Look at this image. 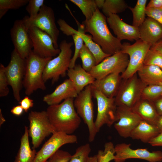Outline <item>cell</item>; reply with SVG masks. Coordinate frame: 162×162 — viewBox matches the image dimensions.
<instances>
[{
    "label": "cell",
    "instance_id": "6da1fadb",
    "mask_svg": "<svg viewBox=\"0 0 162 162\" xmlns=\"http://www.w3.org/2000/svg\"><path fill=\"white\" fill-rule=\"evenodd\" d=\"M82 24L86 33L92 35L93 40L105 53L112 55L121 50V41L112 34L107 26L106 16L98 8L90 20H85Z\"/></svg>",
    "mask_w": 162,
    "mask_h": 162
},
{
    "label": "cell",
    "instance_id": "7a4b0ae2",
    "mask_svg": "<svg viewBox=\"0 0 162 162\" xmlns=\"http://www.w3.org/2000/svg\"><path fill=\"white\" fill-rule=\"evenodd\" d=\"M73 98L57 104L49 106L46 112L56 132L72 134L79 127L81 119L75 110Z\"/></svg>",
    "mask_w": 162,
    "mask_h": 162
},
{
    "label": "cell",
    "instance_id": "3957f363",
    "mask_svg": "<svg viewBox=\"0 0 162 162\" xmlns=\"http://www.w3.org/2000/svg\"><path fill=\"white\" fill-rule=\"evenodd\" d=\"M52 58H43L35 54L32 51L26 58V68L23 85L25 94L28 96L35 91L46 88L43 74L44 68Z\"/></svg>",
    "mask_w": 162,
    "mask_h": 162
},
{
    "label": "cell",
    "instance_id": "277c9868",
    "mask_svg": "<svg viewBox=\"0 0 162 162\" xmlns=\"http://www.w3.org/2000/svg\"><path fill=\"white\" fill-rule=\"evenodd\" d=\"M73 44V42H68L65 40L60 42V53L56 57L50 60L44 68L43 78L45 82L50 80L52 83H54L60 76H66L72 58L71 48Z\"/></svg>",
    "mask_w": 162,
    "mask_h": 162
},
{
    "label": "cell",
    "instance_id": "5b68a950",
    "mask_svg": "<svg viewBox=\"0 0 162 162\" xmlns=\"http://www.w3.org/2000/svg\"><path fill=\"white\" fill-rule=\"evenodd\" d=\"M92 96V88L90 84L79 93L74 101L77 114L87 126L89 132L88 141L90 142L93 141L98 132L94 119Z\"/></svg>",
    "mask_w": 162,
    "mask_h": 162
},
{
    "label": "cell",
    "instance_id": "8992f818",
    "mask_svg": "<svg viewBox=\"0 0 162 162\" xmlns=\"http://www.w3.org/2000/svg\"><path fill=\"white\" fill-rule=\"evenodd\" d=\"M147 86L137 73L127 79H122L115 98L117 106L132 108L141 98L142 92Z\"/></svg>",
    "mask_w": 162,
    "mask_h": 162
},
{
    "label": "cell",
    "instance_id": "52a82bcc",
    "mask_svg": "<svg viewBox=\"0 0 162 162\" xmlns=\"http://www.w3.org/2000/svg\"><path fill=\"white\" fill-rule=\"evenodd\" d=\"M28 134L32 149L38 147L45 138L56 132L51 124L46 111H31L28 114Z\"/></svg>",
    "mask_w": 162,
    "mask_h": 162
},
{
    "label": "cell",
    "instance_id": "ba28073f",
    "mask_svg": "<svg viewBox=\"0 0 162 162\" xmlns=\"http://www.w3.org/2000/svg\"><path fill=\"white\" fill-rule=\"evenodd\" d=\"M151 46L140 39L134 44L124 43L121 51L127 54L129 62L125 70L121 74L122 79H127L137 73L143 66L145 56Z\"/></svg>",
    "mask_w": 162,
    "mask_h": 162
},
{
    "label": "cell",
    "instance_id": "9c48e42d",
    "mask_svg": "<svg viewBox=\"0 0 162 162\" xmlns=\"http://www.w3.org/2000/svg\"><path fill=\"white\" fill-rule=\"evenodd\" d=\"M22 20L28 28L34 26L47 33L52 39L55 48H58L59 31L56 26L54 12L52 8L44 4L35 17L30 18L25 16Z\"/></svg>",
    "mask_w": 162,
    "mask_h": 162
},
{
    "label": "cell",
    "instance_id": "30bf717a",
    "mask_svg": "<svg viewBox=\"0 0 162 162\" xmlns=\"http://www.w3.org/2000/svg\"><path fill=\"white\" fill-rule=\"evenodd\" d=\"M92 88L93 96L97 101V113L94 122L98 132L104 125L110 127L117 121V106L114 98H107L98 90Z\"/></svg>",
    "mask_w": 162,
    "mask_h": 162
},
{
    "label": "cell",
    "instance_id": "8fae6325",
    "mask_svg": "<svg viewBox=\"0 0 162 162\" xmlns=\"http://www.w3.org/2000/svg\"><path fill=\"white\" fill-rule=\"evenodd\" d=\"M26 68V59L21 58L14 49L12 52L10 62L5 67V73L9 85L12 88L15 99L21 100L20 92L23 85Z\"/></svg>",
    "mask_w": 162,
    "mask_h": 162
},
{
    "label": "cell",
    "instance_id": "7c38bea8",
    "mask_svg": "<svg viewBox=\"0 0 162 162\" xmlns=\"http://www.w3.org/2000/svg\"><path fill=\"white\" fill-rule=\"evenodd\" d=\"M129 62L128 55L120 51L105 58L89 73L95 80L101 79L112 73L122 74L125 70Z\"/></svg>",
    "mask_w": 162,
    "mask_h": 162
},
{
    "label": "cell",
    "instance_id": "4fadbf2b",
    "mask_svg": "<svg viewBox=\"0 0 162 162\" xmlns=\"http://www.w3.org/2000/svg\"><path fill=\"white\" fill-rule=\"evenodd\" d=\"M28 31L35 54L43 58H52L60 53V50L55 48L52 39L46 32L34 26L29 27Z\"/></svg>",
    "mask_w": 162,
    "mask_h": 162
},
{
    "label": "cell",
    "instance_id": "5bb4252c",
    "mask_svg": "<svg viewBox=\"0 0 162 162\" xmlns=\"http://www.w3.org/2000/svg\"><path fill=\"white\" fill-rule=\"evenodd\" d=\"M130 144L121 143L115 146V162H124L127 159L136 158L146 160L149 162H160L162 160V152L159 151L150 152L147 148L133 149Z\"/></svg>",
    "mask_w": 162,
    "mask_h": 162
},
{
    "label": "cell",
    "instance_id": "9a60e30c",
    "mask_svg": "<svg viewBox=\"0 0 162 162\" xmlns=\"http://www.w3.org/2000/svg\"><path fill=\"white\" fill-rule=\"evenodd\" d=\"M75 135L56 132L37 152L34 162H45L64 145L77 142Z\"/></svg>",
    "mask_w": 162,
    "mask_h": 162
},
{
    "label": "cell",
    "instance_id": "2e32d148",
    "mask_svg": "<svg viewBox=\"0 0 162 162\" xmlns=\"http://www.w3.org/2000/svg\"><path fill=\"white\" fill-rule=\"evenodd\" d=\"M76 20L78 26L77 30L70 26L63 19H59L57 21V23L59 26L60 29L64 34L67 36L75 34L81 38L84 44L94 56L97 65L107 57L111 56L104 52L100 47L93 40L92 36L85 34L84 25L82 24H80Z\"/></svg>",
    "mask_w": 162,
    "mask_h": 162
},
{
    "label": "cell",
    "instance_id": "e0dca14e",
    "mask_svg": "<svg viewBox=\"0 0 162 162\" xmlns=\"http://www.w3.org/2000/svg\"><path fill=\"white\" fill-rule=\"evenodd\" d=\"M14 49L20 56L26 59L32 51V42L26 27L22 20H16L10 30Z\"/></svg>",
    "mask_w": 162,
    "mask_h": 162
},
{
    "label": "cell",
    "instance_id": "ac0fdd59",
    "mask_svg": "<svg viewBox=\"0 0 162 162\" xmlns=\"http://www.w3.org/2000/svg\"><path fill=\"white\" fill-rule=\"evenodd\" d=\"M118 121L114 124L115 128L121 137H130L131 132L142 120L132 108L117 106Z\"/></svg>",
    "mask_w": 162,
    "mask_h": 162
},
{
    "label": "cell",
    "instance_id": "d6986e66",
    "mask_svg": "<svg viewBox=\"0 0 162 162\" xmlns=\"http://www.w3.org/2000/svg\"><path fill=\"white\" fill-rule=\"evenodd\" d=\"M106 21L116 38L121 41H137L140 39L138 27L124 22L117 14H110Z\"/></svg>",
    "mask_w": 162,
    "mask_h": 162
},
{
    "label": "cell",
    "instance_id": "ffe728a7",
    "mask_svg": "<svg viewBox=\"0 0 162 162\" xmlns=\"http://www.w3.org/2000/svg\"><path fill=\"white\" fill-rule=\"evenodd\" d=\"M78 94L72 82L68 79L57 86L52 92L44 96L43 100L48 105H52L69 98H75Z\"/></svg>",
    "mask_w": 162,
    "mask_h": 162
},
{
    "label": "cell",
    "instance_id": "44dd1931",
    "mask_svg": "<svg viewBox=\"0 0 162 162\" xmlns=\"http://www.w3.org/2000/svg\"><path fill=\"white\" fill-rule=\"evenodd\" d=\"M138 28L140 39L151 46L162 39V25L151 18H146Z\"/></svg>",
    "mask_w": 162,
    "mask_h": 162
},
{
    "label": "cell",
    "instance_id": "7402d4cb",
    "mask_svg": "<svg viewBox=\"0 0 162 162\" xmlns=\"http://www.w3.org/2000/svg\"><path fill=\"white\" fill-rule=\"evenodd\" d=\"M122 79L121 74L114 73L95 80L91 85L107 98H112L116 96Z\"/></svg>",
    "mask_w": 162,
    "mask_h": 162
},
{
    "label": "cell",
    "instance_id": "603a6c76",
    "mask_svg": "<svg viewBox=\"0 0 162 162\" xmlns=\"http://www.w3.org/2000/svg\"><path fill=\"white\" fill-rule=\"evenodd\" d=\"M67 75L78 94L95 80L91 74L79 64H76L73 68H69Z\"/></svg>",
    "mask_w": 162,
    "mask_h": 162
},
{
    "label": "cell",
    "instance_id": "cb8c5ba5",
    "mask_svg": "<svg viewBox=\"0 0 162 162\" xmlns=\"http://www.w3.org/2000/svg\"><path fill=\"white\" fill-rule=\"evenodd\" d=\"M132 109L142 120L155 125L159 115L153 102L141 98Z\"/></svg>",
    "mask_w": 162,
    "mask_h": 162
},
{
    "label": "cell",
    "instance_id": "d4e9b609",
    "mask_svg": "<svg viewBox=\"0 0 162 162\" xmlns=\"http://www.w3.org/2000/svg\"><path fill=\"white\" fill-rule=\"evenodd\" d=\"M160 133L156 125L142 120L132 131L130 137L144 143L149 141Z\"/></svg>",
    "mask_w": 162,
    "mask_h": 162
},
{
    "label": "cell",
    "instance_id": "484cf974",
    "mask_svg": "<svg viewBox=\"0 0 162 162\" xmlns=\"http://www.w3.org/2000/svg\"><path fill=\"white\" fill-rule=\"evenodd\" d=\"M137 74L146 86L162 85V69L158 67L144 65Z\"/></svg>",
    "mask_w": 162,
    "mask_h": 162
},
{
    "label": "cell",
    "instance_id": "4316f807",
    "mask_svg": "<svg viewBox=\"0 0 162 162\" xmlns=\"http://www.w3.org/2000/svg\"><path fill=\"white\" fill-rule=\"evenodd\" d=\"M28 129L25 127L24 132L20 139V147L14 162H34L37 152L32 149L29 141Z\"/></svg>",
    "mask_w": 162,
    "mask_h": 162
},
{
    "label": "cell",
    "instance_id": "83f0119b",
    "mask_svg": "<svg viewBox=\"0 0 162 162\" xmlns=\"http://www.w3.org/2000/svg\"><path fill=\"white\" fill-rule=\"evenodd\" d=\"M128 7L123 0H105L102 10L103 14L108 17L111 14L122 12Z\"/></svg>",
    "mask_w": 162,
    "mask_h": 162
},
{
    "label": "cell",
    "instance_id": "f1b7e54d",
    "mask_svg": "<svg viewBox=\"0 0 162 162\" xmlns=\"http://www.w3.org/2000/svg\"><path fill=\"white\" fill-rule=\"evenodd\" d=\"M147 0H138L134 8L128 7L133 16L132 25L139 27L145 19Z\"/></svg>",
    "mask_w": 162,
    "mask_h": 162
},
{
    "label": "cell",
    "instance_id": "f546056e",
    "mask_svg": "<svg viewBox=\"0 0 162 162\" xmlns=\"http://www.w3.org/2000/svg\"><path fill=\"white\" fill-rule=\"evenodd\" d=\"M81 10L86 18V20H90L97 7L94 0H70Z\"/></svg>",
    "mask_w": 162,
    "mask_h": 162
},
{
    "label": "cell",
    "instance_id": "4dcf8cb0",
    "mask_svg": "<svg viewBox=\"0 0 162 162\" xmlns=\"http://www.w3.org/2000/svg\"><path fill=\"white\" fill-rule=\"evenodd\" d=\"M79 57L82 61V68L88 72L97 65L94 56L84 44L80 52Z\"/></svg>",
    "mask_w": 162,
    "mask_h": 162
},
{
    "label": "cell",
    "instance_id": "1f68e13d",
    "mask_svg": "<svg viewBox=\"0 0 162 162\" xmlns=\"http://www.w3.org/2000/svg\"><path fill=\"white\" fill-rule=\"evenodd\" d=\"M162 96V85L147 86L143 89L141 98L153 102Z\"/></svg>",
    "mask_w": 162,
    "mask_h": 162
},
{
    "label": "cell",
    "instance_id": "d6a6232c",
    "mask_svg": "<svg viewBox=\"0 0 162 162\" xmlns=\"http://www.w3.org/2000/svg\"><path fill=\"white\" fill-rule=\"evenodd\" d=\"M91 149L88 143L78 147L68 162H87Z\"/></svg>",
    "mask_w": 162,
    "mask_h": 162
},
{
    "label": "cell",
    "instance_id": "836d02e7",
    "mask_svg": "<svg viewBox=\"0 0 162 162\" xmlns=\"http://www.w3.org/2000/svg\"><path fill=\"white\" fill-rule=\"evenodd\" d=\"M115 154V146L112 142L105 144L104 150H99L96 155L98 162H110L114 160Z\"/></svg>",
    "mask_w": 162,
    "mask_h": 162
},
{
    "label": "cell",
    "instance_id": "e575fe53",
    "mask_svg": "<svg viewBox=\"0 0 162 162\" xmlns=\"http://www.w3.org/2000/svg\"><path fill=\"white\" fill-rule=\"evenodd\" d=\"M144 64L157 66L162 69V53L150 48L145 56Z\"/></svg>",
    "mask_w": 162,
    "mask_h": 162
},
{
    "label": "cell",
    "instance_id": "d590c367",
    "mask_svg": "<svg viewBox=\"0 0 162 162\" xmlns=\"http://www.w3.org/2000/svg\"><path fill=\"white\" fill-rule=\"evenodd\" d=\"M29 0H0V10H16L28 4Z\"/></svg>",
    "mask_w": 162,
    "mask_h": 162
},
{
    "label": "cell",
    "instance_id": "8d00e7d4",
    "mask_svg": "<svg viewBox=\"0 0 162 162\" xmlns=\"http://www.w3.org/2000/svg\"><path fill=\"white\" fill-rule=\"evenodd\" d=\"M72 36L75 46V50L73 56L71 59L69 68H73L76 65L77 58L79 57L80 52L84 44L81 38L79 35L74 34Z\"/></svg>",
    "mask_w": 162,
    "mask_h": 162
},
{
    "label": "cell",
    "instance_id": "74e56055",
    "mask_svg": "<svg viewBox=\"0 0 162 162\" xmlns=\"http://www.w3.org/2000/svg\"><path fill=\"white\" fill-rule=\"evenodd\" d=\"M44 0H29L26 9L29 14V17H35L39 13L41 7L44 4Z\"/></svg>",
    "mask_w": 162,
    "mask_h": 162
},
{
    "label": "cell",
    "instance_id": "f35d334b",
    "mask_svg": "<svg viewBox=\"0 0 162 162\" xmlns=\"http://www.w3.org/2000/svg\"><path fill=\"white\" fill-rule=\"evenodd\" d=\"M5 67L2 64H0V97H4L9 93V85L5 73Z\"/></svg>",
    "mask_w": 162,
    "mask_h": 162
},
{
    "label": "cell",
    "instance_id": "ab89813d",
    "mask_svg": "<svg viewBox=\"0 0 162 162\" xmlns=\"http://www.w3.org/2000/svg\"><path fill=\"white\" fill-rule=\"evenodd\" d=\"M71 156L68 152L59 149L45 162H68Z\"/></svg>",
    "mask_w": 162,
    "mask_h": 162
},
{
    "label": "cell",
    "instance_id": "60d3db41",
    "mask_svg": "<svg viewBox=\"0 0 162 162\" xmlns=\"http://www.w3.org/2000/svg\"><path fill=\"white\" fill-rule=\"evenodd\" d=\"M146 13L148 17L154 19L162 25V9L146 7Z\"/></svg>",
    "mask_w": 162,
    "mask_h": 162
},
{
    "label": "cell",
    "instance_id": "b9f144b4",
    "mask_svg": "<svg viewBox=\"0 0 162 162\" xmlns=\"http://www.w3.org/2000/svg\"><path fill=\"white\" fill-rule=\"evenodd\" d=\"M19 103L26 112H27L28 110L33 107L34 105L33 100L28 96L21 99Z\"/></svg>",
    "mask_w": 162,
    "mask_h": 162
},
{
    "label": "cell",
    "instance_id": "7bdbcfd3",
    "mask_svg": "<svg viewBox=\"0 0 162 162\" xmlns=\"http://www.w3.org/2000/svg\"><path fill=\"white\" fill-rule=\"evenodd\" d=\"M148 143L153 146L162 147V133L152 138Z\"/></svg>",
    "mask_w": 162,
    "mask_h": 162
},
{
    "label": "cell",
    "instance_id": "ee69618b",
    "mask_svg": "<svg viewBox=\"0 0 162 162\" xmlns=\"http://www.w3.org/2000/svg\"><path fill=\"white\" fill-rule=\"evenodd\" d=\"M146 7L162 9V0H151L146 6Z\"/></svg>",
    "mask_w": 162,
    "mask_h": 162
},
{
    "label": "cell",
    "instance_id": "f6af8a7d",
    "mask_svg": "<svg viewBox=\"0 0 162 162\" xmlns=\"http://www.w3.org/2000/svg\"><path fill=\"white\" fill-rule=\"evenodd\" d=\"M159 116H162V96L153 102Z\"/></svg>",
    "mask_w": 162,
    "mask_h": 162
},
{
    "label": "cell",
    "instance_id": "bcb514c9",
    "mask_svg": "<svg viewBox=\"0 0 162 162\" xmlns=\"http://www.w3.org/2000/svg\"><path fill=\"white\" fill-rule=\"evenodd\" d=\"M24 111V110L20 105L13 106L10 110L11 113L16 116H21Z\"/></svg>",
    "mask_w": 162,
    "mask_h": 162
},
{
    "label": "cell",
    "instance_id": "7dc6e473",
    "mask_svg": "<svg viewBox=\"0 0 162 162\" xmlns=\"http://www.w3.org/2000/svg\"><path fill=\"white\" fill-rule=\"evenodd\" d=\"M150 48L156 50L162 53V39L154 45L151 46Z\"/></svg>",
    "mask_w": 162,
    "mask_h": 162
},
{
    "label": "cell",
    "instance_id": "c3c4849f",
    "mask_svg": "<svg viewBox=\"0 0 162 162\" xmlns=\"http://www.w3.org/2000/svg\"><path fill=\"white\" fill-rule=\"evenodd\" d=\"M155 125L158 128L160 133H162V116H159L157 120Z\"/></svg>",
    "mask_w": 162,
    "mask_h": 162
},
{
    "label": "cell",
    "instance_id": "681fc988",
    "mask_svg": "<svg viewBox=\"0 0 162 162\" xmlns=\"http://www.w3.org/2000/svg\"><path fill=\"white\" fill-rule=\"evenodd\" d=\"M95 3L98 8H102L105 0H94Z\"/></svg>",
    "mask_w": 162,
    "mask_h": 162
},
{
    "label": "cell",
    "instance_id": "f907efd6",
    "mask_svg": "<svg viewBox=\"0 0 162 162\" xmlns=\"http://www.w3.org/2000/svg\"><path fill=\"white\" fill-rule=\"evenodd\" d=\"M87 162H98L96 155L89 157Z\"/></svg>",
    "mask_w": 162,
    "mask_h": 162
},
{
    "label": "cell",
    "instance_id": "816d5d0a",
    "mask_svg": "<svg viewBox=\"0 0 162 162\" xmlns=\"http://www.w3.org/2000/svg\"><path fill=\"white\" fill-rule=\"evenodd\" d=\"M5 120L4 117L2 112L1 109H0V126L5 122Z\"/></svg>",
    "mask_w": 162,
    "mask_h": 162
}]
</instances>
